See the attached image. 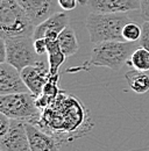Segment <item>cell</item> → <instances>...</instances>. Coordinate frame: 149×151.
I'll list each match as a JSON object with an SVG mask.
<instances>
[{
    "label": "cell",
    "instance_id": "cell-1",
    "mask_svg": "<svg viewBox=\"0 0 149 151\" xmlns=\"http://www.w3.org/2000/svg\"><path fill=\"white\" fill-rule=\"evenodd\" d=\"M84 107L74 96L65 95L61 92L55 101L42 111V116L36 126L42 130H51L50 135L56 130L62 132H72L82 129L85 122Z\"/></svg>",
    "mask_w": 149,
    "mask_h": 151
},
{
    "label": "cell",
    "instance_id": "cell-2",
    "mask_svg": "<svg viewBox=\"0 0 149 151\" xmlns=\"http://www.w3.org/2000/svg\"><path fill=\"white\" fill-rule=\"evenodd\" d=\"M139 48L135 43L121 42V41H108L94 44L90 58L83 63L82 66L71 68L68 72L85 70L89 71L92 66L108 68L114 71H119L125 64L128 63L134 50Z\"/></svg>",
    "mask_w": 149,
    "mask_h": 151
},
{
    "label": "cell",
    "instance_id": "cell-3",
    "mask_svg": "<svg viewBox=\"0 0 149 151\" xmlns=\"http://www.w3.org/2000/svg\"><path fill=\"white\" fill-rule=\"evenodd\" d=\"M132 20L126 13H93L85 20V27L89 32L90 41L93 44L108 41L126 42L122 30Z\"/></svg>",
    "mask_w": 149,
    "mask_h": 151
},
{
    "label": "cell",
    "instance_id": "cell-4",
    "mask_svg": "<svg viewBox=\"0 0 149 151\" xmlns=\"http://www.w3.org/2000/svg\"><path fill=\"white\" fill-rule=\"evenodd\" d=\"M35 24L18 0H0V36H33Z\"/></svg>",
    "mask_w": 149,
    "mask_h": 151
},
{
    "label": "cell",
    "instance_id": "cell-5",
    "mask_svg": "<svg viewBox=\"0 0 149 151\" xmlns=\"http://www.w3.org/2000/svg\"><path fill=\"white\" fill-rule=\"evenodd\" d=\"M0 113L7 115L9 119L36 126L41 120L42 109L37 106L36 96L30 92H26L0 94Z\"/></svg>",
    "mask_w": 149,
    "mask_h": 151
},
{
    "label": "cell",
    "instance_id": "cell-6",
    "mask_svg": "<svg viewBox=\"0 0 149 151\" xmlns=\"http://www.w3.org/2000/svg\"><path fill=\"white\" fill-rule=\"evenodd\" d=\"M6 43V63L13 65L21 72L25 68L35 64L38 54L34 47V38L29 35L12 36L5 38Z\"/></svg>",
    "mask_w": 149,
    "mask_h": 151
},
{
    "label": "cell",
    "instance_id": "cell-7",
    "mask_svg": "<svg viewBox=\"0 0 149 151\" xmlns=\"http://www.w3.org/2000/svg\"><path fill=\"white\" fill-rule=\"evenodd\" d=\"M0 150L30 151L26 122L12 119L8 132L0 137Z\"/></svg>",
    "mask_w": 149,
    "mask_h": 151
},
{
    "label": "cell",
    "instance_id": "cell-8",
    "mask_svg": "<svg viewBox=\"0 0 149 151\" xmlns=\"http://www.w3.org/2000/svg\"><path fill=\"white\" fill-rule=\"evenodd\" d=\"M21 77L27 85L29 92L37 98L42 94L43 87L50 78L49 64L40 59L35 64L25 68L21 71Z\"/></svg>",
    "mask_w": 149,
    "mask_h": 151
},
{
    "label": "cell",
    "instance_id": "cell-9",
    "mask_svg": "<svg viewBox=\"0 0 149 151\" xmlns=\"http://www.w3.org/2000/svg\"><path fill=\"white\" fill-rule=\"evenodd\" d=\"M29 92L21 72L8 63L0 64V94H14Z\"/></svg>",
    "mask_w": 149,
    "mask_h": 151
},
{
    "label": "cell",
    "instance_id": "cell-10",
    "mask_svg": "<svg viewBox=\"0 0 149 151\" xmlns=\"http://www.w3.org/2000/svg\"><path fill=\"white\" fill-rule=\"evenodd\" d=\"M69 26V17L64 12H56L48 19L38 23L35 29L33 38H47V40H57L58 35L63 29Z\"/></svg>",
    "mask_w": 149,
    "mask_h": 151
},
{
    "label": "cell",
    "instance_id": "cell-11",
    "mask_svg": "<svg viewBox=\"0 0 149 151\" xmlns=\"http://www.w3.org/2000/svg\"><path fill=\"white\" fill-rule=\"evenodd\" d=\"M93 13H127L141 8L140 0H86Z\"/></svg>",
    "mask_w": 149,
    "mask_h": 151
},
{
    "label": "cell",
    "instance_id": "cell-12",
    "mask_svg": "<svg viewBox=\"0 0 149 151\" xmlns=\"http://www.w3.org/2000/svg\"><path fill=\"white\" fill-rule=\"evenodd\" d=\"M29 19L36 27L38 23L56 13L57 0H18Z\"/></svg>",
    "mask_w": 149,
    "mask_h": 151
},
{
    "label": "cell",
    "instance_id": "cell-13",
    "mask_svg": "<svg viewBox=\"0 0 149 151\" xmlns=\"http://www.w3.org/2000/svg\"><path fill=\"white\" fill-rule=\"evenodd\" d=\"M30 151H59V142L49 132L26 122Z\"/></svg>",
    "mask_w": 149,
    "mask_h": 151
},
{
    "label": "cell",
    "instance_id": "cell-14",
    "mask_svg": "<svg viewBox=\"0 0 149 151\" xmlns=\"http://www.w3.org/2000/svg\"><path fill=\"white\" fill-rule=\"evenodd\" d=\"M57 42H58L59 48L63 51V54L65 55V57L74 56V54H77V51L79 49L76 33L70 26H68L65 29H63L61 32V34L57 37Z\"/></svg>",
    "mask_w": 149,
    "mask_h": 151
},
{
    "label": "cell",
    "instance_id": "cell-15",
    "mask_svg": "<svg viewBox=\"0 0 149 151\" xmlns=\"http://www.w3.org/2000/svg\"><path fill=\"white\" fill-rule=\"evenodd\" d=\"M125 78L132 91L137 94H143L149 91V75L143 71H137L132 69L126 72Z\"/></svg>",
    "mask_w": 149,
    "mask_h": 151
},
{
    "label": "cell",
    "instance_id": "cell-16",
    "mask_svg": "<svg viewBox=\"0 0 149 151\" xmlns=\"http://www.w3.org/2000/svg\"><path fill=\"white\" fill-rule=\"evenodd\" d=\"M47 45H48V64H49V71L50 76L58 75V70L61 65L65 60V55L59 48V44L57 40H47Z\"/></svg>",
    "mask_w": 149,
    "mask_h": 151
},
{
    "label": "cell",
    "instance_id": "cell-17",
    "mask_svg": "<svg viewBox=\"0 0 149 151\" xmlns=\"http://www.w3.org/2000/svg\"><path fill=\"white\" fill-rule=\"evenodd\" d=\"M127 64L137 71H149V50L143 47L136 48Z\"/></svg>",
    "mask_w": 149,
    "mask_h": 151
},
{
    "label": "cell",
    "instance_id": "cell-18",
    "mask_svg": "<svg viewBox=\"0 0 149 151\" xmlns=\"http://www.w3.org/2000/svg\"><path fill=\"white\" fill-rule=\"evenodd\" d=\"M141 35H142V26H139L134 21H130L129 23H127L122 30V36L126 42L135 43L140 41Z\"/></svg>",
    "mask_w": 149,
    "mask_h": 151
},
{
    "label": "cell",
    "instance_id": "cell-19",
    "mask_svg": "<svg viewBox=\"0 0 149 151\" xmlns=\"http://www.w3.org/2000/svg\"><path fill=\"white\" fill-rule=\"evenodd\" d=\"M58 79L59 76H50L49 80L47 81V84L43 87V92L41 95H44L46 98H48L50 101H55V99L61 93V90L58 88Z\"/></svg>",
    "mask_w": 149,
    "mask_h": 151
},
{
    "label": "cell",
    "instance_id": "cell-20",
    "mask_svg": "<svg viewBox=\"0 0 149 151\" xmlns=\"http://www.w3.org/2000/svg\"><path fill=\"white\" fill-rule=\"evenodd\" d=\"M57 2H58V6L65 12L74 9L78 2L80 5H86V0H57Z\"/></svg>",
    "mask_w": 149,
    "mask_h": 151
},
{
    "label": "cell",
    "instance_id": "cell-21",
    "mask_svg": "<svg viewBox=\"0 0 149 151\" xmlns=\"http://www.w3.org/2000/svg\"><path fill=\"white\" fill-rule=\"evenodd\" d=\"M141 26H142V35L140 38V45L149 50V21H145Z\"/></svg>",
    "mask_w": 149,
    "mask_h": 151
},
{
    "label": "cell",
    "instance_id": "cell-22",
    "mask_svg": "<svg viewBox=\"0 0 149 151\" xmlns=\"http://www.w3.org/2000/svg\"><path fill=\"white\" fill-rule=\"evenodd\" d=\"M12 119H9L7 115L0 113V137L4 136L6 132H8L9 126H11Z\"/></svg>",
    "mask_w": 149,
    "mask_h": 151
},
{
    "label": "cell",
    "instance_id": "cell-23",
    "mask_svg": "<svg viewBox=\"0 0 149 151\" xmlns=\"http://www.w3.org/2000/svg\"><path fill=\"white\" fill-rule=\"evenodd\" d=\"M34 47H35V50H36V52L40 56L47 54V50H48L47 38H37V40H34Z\"/></svg>",
    "mask_w": 149,
    "mask_h": 151
},
{
    "label": "cell",
    "instance_id": "cell-24",
    "mask_svg": "<svg viewBox=\"0 0 149 151\" xmlns=\"http://www.w3.org/2000/svg\"><path fill=\"white\" fill-rule=\"evenodd\" d=\"M141 2V15L145 21H149V0H140Z\"/></svg>",
    "mask_w": 149,
    "mask_h": 151
},
{
    "label": "cell",
    "instance_id": "cell-25",
    "mask_svg": "<svg viewBox=\"0 0 149 151\" xmlns=\"http://www.w3.org/2000/svg\"><path fill=\"white\" fill-rule=\"evenodd\" d=\"M0 63H6V43L5 38L0 36Z\"/></svg>",
    "mask_w": 149,
    "mask_h": 151
}]
</instances>
